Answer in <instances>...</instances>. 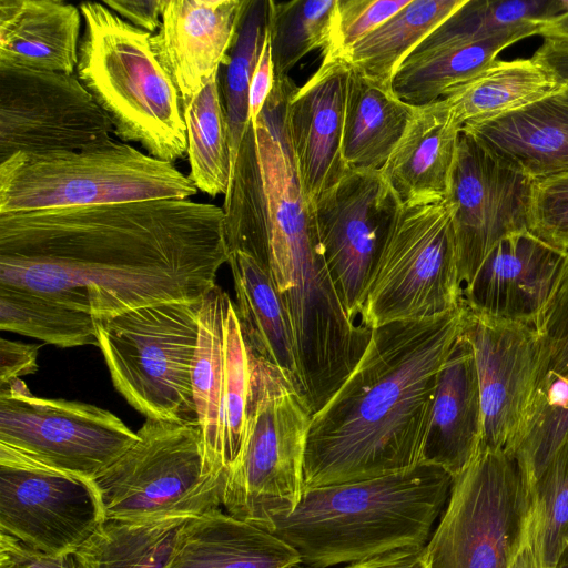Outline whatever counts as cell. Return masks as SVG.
Returning <instances> with one entry per match:
<instances>
[{
  "mask_svg": "<svg viewBox=\"0 0 568 568\" xmlns=\"http://www.w3.org/2000/svg\"><path fill=\"white\" fill-rule=\"evenodd\" d=\"M227 260L223 209L190 199L0 213V285L94 318L201 302Z\"/></svg>",
  "mask_w": 568,
  "mask_h": 568,
  "instance_id": "6da1fadb",
  "label": "cell"
},
{
  "mask_svg": "<svg viewBox=\"0 0 568 568\" xmlns=\"http://www.w3.org/2000/svg\"><path fill=\"white\" fill-rule=\"evenodd\" d=\"M462 325L463 305L372 329L353 372L312 416L303 491L400 473L422 462L438 373Z\"/></svg>",
  "mask_w": 568,
  "mask_h": 568,
  "instance_id": "7a4b0ae2",
  "label": "cell"
},
{
  "mask_svg": "<svg viewBox=\"0 0 568 568\" xmlns=\"http://www.w3.org/2000/svg\"><path fill=\"white\" fill-rule=\"evenodd\" d=\"M453 477L439 466L304 490L295 508L266 530L302 564L331 568L424 547L447 504Z\"/></svg>",
  "mask_w": 568,
  "mask_h": 568,
  "instance_id": "3957f363",
  "label": "cell"
},
{
  "mask_svg": "<svg viewBox=\"0 0 568 568\" xmlns=\"http://www.w3.org/2000/svg\"><path fill=\"white\" fill-rule=\"evenodd\" d=\"M83 32L75 73L123 142L176 162L187 155L183 100L156 57L152 33L123 20L103 2L79 6Z\"/></svg>",
  "mask_w": 568,
  "mask_h": 568,
  "instance_id": "277c9868",
  "label": "cell"
},
{
  "mask_svg": "<svg viewBox=\"0 0 568 568\" xmlns=\"http://www.w3.org/2000/svg\"><path fill=\"white\" fill-rule=\"evenodd\" d=\"M199 190L174 163L126 142L19 153L0 162V213L190 199Z\"/></svg>",
  "mask_w": 568,
  "mask_h": 568,
  "instance_id": "5b68a950",
  "label": "cell"
},
{
  "mask_svg": "<svg viewBox=\"0 0 568 568\" xmlns=\"http://www.w3.org/2000/svg\"><path fill=\"white\" fill-rule=\"evenodd\" d=\"M312 416L296 382L252 353L246 434L225 477L221 498L225 513L267 529L273 518L295 508L303 494Z\"/></svg>",
  "mask_w": 568,
  "mask_h": 568,
  "instance_id": "8992f818",
  "label": "cell"
},
{
  "mask_svg": "<svg viewBox=\"0 0 568 568\" xmlns=\"http://www.w3.org/2000/svg\"><path fill=\"white\" fill-rule=\"evenodd\" d=\"M202 301L164 302L94 318L98 347L115 389L146 418L199 424L192 367Z\"/></svg>",
  "mask_w": 568,
  "mask_h": 568,
  "instance_id": "52a82bcc",
  "label": "cell"
},
{
  "mask_svg": "<svg viewBox=\"0 0 568 568\" xmlns=\"http://www.w3.org/2000/svg\"><path fill=\"white\" fill-rule=\"evenodd\" d=\"M136 434L91 480L104 520L196 517L221 507L227 471L207 470L199 424L146 418Z\"/></svg>",
  "mask_w": 568,
  "mask_h": 568,
  "instance_id": "ba28073f",
  "label": "cell"
},
{
  "mask_svg": "<svg viewBox=\"0 0 568 568\" xmlns=\"http://www.w3.org/2000/svg\"><path fill=\"white\" fill-rule=\"evenodd\" d=\"M531 487L516 458L481 448L453 478L424 546L429 568H509L531 521Z\"/></svg>",
  "mask_w": 568,
  "mask_h": 568,
  "instance_id": "9c48e42d",
  "label": "cell"
},
{
  "mask_svg": "<svg viewBox=\"0 0 568 568\" xmlns=\"http://www.w3.org/2000/svg\"><path fill=\"white\" fill-rule=\"evenodd\" d=\"M462 298L447 200L400 205L365 293L362 325L436 317L460 307Z\"/></svg>",
  "mask_w": 568,
  "mask_h": 568,
  "instance_id": "30bf717a",
  "label": "cell"
},
{
  "mask_svg": "<svg viewBox=\"0 0 568 568\" xmlns=\"http://www.w3.org/2000/svg\"><path fill=\"white\" fill-rule=\"evenodd\" d=\"M136 439L95 405L38 397L20 378L0 387V449L27 462L92 480Z\"/></svg>",
  "mask_w": 568,
  "mask_h": 568,
  "instance_id": "8fae6325",
  "label": "cell"
},
{
  "mask_svg": "<svg viewBox=\"0 0 568 568\" xmlns=\"http://www.w3.org/2000/svg\"><path fill=\"white\" fill-rule=\"evenodd\" d=\"M252 353L234 302L216 285L202 301L192 387L207 470L223 474L237 462L245 440Z\"/></svg>",
  "mask_w": 568,
  "mask_h": 568,
  "instance_id": "7c38bea8",
  "label": "cell"
},
{
  "mask_svg": "<svg viewBox=\"0 0 568 568\" xmlns=\"http://www.w3.org/2000/svg\"><path fill=\"white\" fill-rule=\"evenodd\" d=\"M112 124L77 73L0 64V162L111 140Z\"/></svg>",
  "mask_w": 568,
  "mask_h": 568,
  "instance_id": "4fadbf2b",
  "label": "cell"
},
{
  "mask_svg": "<svg viewBox=\"0 0 568 568\" xmlns=\"http://www.w3.org/2000/svg\"><path fill=\"white\" fill-rule=\"evenodd\" d=\"M532 184L519 166L462 130L446 200L463 287L497 242L528 230Z\"/></svg>",
  "mask_w": 568,
  "mask_h": 568,
  "instance_id": "5bb4252c",
  "label": "cell"
},
{
  "mask_svg": "<svg viewBox=\"0 0 568 568\" xmlns=\"http://www.w3.org/2000/svg\"><path fill=\"white\" fill-rule=\"evenodd\" d=\"M104 521L91 480L0 449V532L52 556L74 554Z\"/></svg>",
  "mask_w": 568,
  "mask_h": 568,
  "instance_id": "9a60e30c",
  "label": "cell"
},
{
  "mask_svg": "<svg viewBox=\"0 0 568 568\" xmlns=\"http://www.w3.org/2000/svg\"><path fill=\"white\" fill-rule=\"evenodd\" d=\"M462 334L475 356L483 447L511 453L527 427L545 374L541 337L535 326L480 315L464 306Z\"/></svg>",
  "mask_w": 568,
  "mask_h": 568,
  "instance_id": "2e32d148",
  "label": "cell"
},
{
  "mask_svg": "<svg viewBox=\"0 0 568 568\" xmlns=\"http://www.w3.org/2000/svg\"><path fill=\"white\" fill-rule=\"evenodd\" d=\"M400 205L381 172L352 170L314 202L326 265L354 323L362 325L365 293Z\"/></svg>",
  "mask_w": 568,
  "mask_h": 568,
  "instance_id": "e0dca14e",
  "label": "cell"
},
{
  "mask_svg": "<svg viewBox=\"0 0 568 568\" xmlns=\"http://www.w3.org/2000/svg\"><path fill=\"white\" fill-rule=\"evenodd\" d=\"M566 256L567 252L529 230L509 234L497 242L463 287L462 305L480 315L537 328Z\"/></svg>",
  "mask_w": 568,
  "mask_h": 568,
  "instance_id": "ac0fdd59",
  "label": "cell"
},
{
  "mask_svg": "<svg viewBox=\"0 0 568 568\" xmlns=\"http://www.w3.org/2000/svg\"><path fill=\"white\" fill-rule=\"evenodd\" d=\"M351 68L322 54L317 71L293 91L287 116L298 172L315 202L349 171L343 158V131Z\"/></svg>",
  "mask_w": 568,
  "mask_h": 568,
  "instance_id": "d6986e66",
  "label": "cell"
},
{
  "mask_svg": "<svg viewBox=\"0 0 568 568\" xmlns=\"http://www.w3.org/2000/svg\"><path fill=\"white\" fill-rule=\"evenodd\" d=\"M250 0H166L152 48L183 101L195 97L229 60Z\"/></svg>",
  "mask_w": 568,
  "mask_h": 568,
  "instance_id": "ffe728a7",
  "label": "cell"
},
{
  "mask_svg": "<svg viewBox=\"0 0 568 568\" xmlns=\"http://www.w3.org/2000/svg\"><path fill=\"white\" fill-rule=\"evenodd\" d=\"M484 420L474 351L462 334L437 377L422 462L454 478L483 448Z\"/></svg>",
  "mask_w": 568,
  "mask_h": 568,
  "instance_id": "44dd1931",
  "label": "cell"
},
{
  "mask_svg": "<svg viewBox=\"0 0 568 568\" xmlns=\"http://www.w3.org/2000/svg\"><path fill=\"white\" fill-rule=\"evenodd\" d=\"M462 129L443 99L416 106L381 171L402 205L446 200Z\"/></svg>",
  "mask_w": 568,
  "mask_h": 568,
  "instance_id": "7402d4cb",
  "label": "cell"
},
{
  "mask_svg": "<svg viewBox=\"0 0 568 568\" xmlns=\"http://www.w3.org/2000/svg\"><path fill=\"white\" fill-rule=\"evenodd\" d=\"M462 130L515 163L534 181L568 172L566 89L526 108L466 123Z\"/></svg>",
  "mask_w": 568,
  "mask_h": 568,
  "instance_id": "603a6c76",
  "label": "cell"
},
{
  "mask_svg": "<svg viewBox=\"0 0 568 568\" xmlns=\"http://www.w3.org/2000/svg\"><path fill=\"white\" fill-rule=\"evenodd\" d=\"M81 21L63 0H0V64L75 73Z\"/></svg>",
  "mask_w": 568,
  "mask_h": 568,
  "instance_id": "cb8c5ba5",
  "label": "cell"
},
{
  "mask_svg": "<svg viewBox=\"0 0 568 568\" xmlns=\"http://www.w3.org/2000/svg\"><path fill=\"white\" fill-rule=\"evenodd\" d=\"M534 34L536 32L521 30L485 41L466 42L453 36L442 22L398 67L392 90L413 106L435 102L481 72L501 50Z\"/></svg>",
  "mask_w": 568,
  "mask_h": 568,
  "instance_id": "d4e9b609",
  "label": "cell"
},
{
  "mask_svg": "<svg viewBox=\"0 0 568 568\" xmlns=\"http://www.w3.org/2000/svg\"><path fill=\"white\" fill-rule=\"evenodd\" d=\"M297 552L271 531L221 507L190 518L166 568H285Z\"/></svg>",
  "mask_w": 568,
  "mask_h": 568,
  "instance_id": "484cf974",
  "label": "cell"
},
{
  "mask_svg": "<svg viewBox=\"0 0 568 568\" xmlns=\"http://www.w3.org/2000/svg\"><path fill=\"white\" fill-rule=\"evenodd\" d=\"M235 311L250 351L281 368L300 386L297 357L287 310L265 267L252 255L229 250Z\"/></svg>",
  "mask_w": 568,
  "mask_h": 568,
  "instance_id": "4316f807",
  "label": "cell"
},
{
  "mask_svg": "<svg viewBox=\"0 0 568 568\" xmlns=\"http://www.w3.org/2000/svg\"><path fill=\"white\" fill-rule=\"evenodd\" d=\"M415 110L416 106L402 101L392 87L351 68L343 131L346 166L352 171L381 172Z\"/></svg>",
  "mask_w": 568,
  "mask_h": 568,
  "instance_id": "83f0119b",
  "label": "cell"
},
{
  "mask_svg": "<svg viewBox=\"0 0 568 568\" xmlns=\"http://www.w3.org/2000/svg\"><path fill=\"white\" fill-rule=\"evenodd\" d=\"M567 88L534 57L510 61L496 59L440 99L463 126L526 108Z\"/></svg>",
  "mask_w": 568,
  "mask_h": 568,
  "instance_id": "f1b7e54d",
  "label": "cell"
},
{
  "mask_svg": "<svg viewBox=\"0 0 568 568\" xmlns=\"http://www.w3.org/2000/svg\"><path fill=\"white\" fill-rule=\"evenodd\" d=\"M466 0H410L339 57L366 78L392 87L409 53Z\"/></svg>",
  "mask_w": 568,
  "mask_h": 568,
  "instance_id": "f546056e",
  "label": "cell"
},
{
  "mask_svg": "<svg viewBox=\"0 0 568 568\" xmlns=\"http://www.w3.org/2000/svg\"><path fill=\"white\" fill-rule=\"evenodd\" d=\"M190 518L106 519L74 555L83 568H166Z\"/></svg>",
  "mask_w": 568,
  "mask_h": 568,
  "instance_id": "4dcf8cb0",
  "label": "cell"
},
{
  "mask_svg": "<svg viewBox=\"0 0 568 568\" xmlns=\"http://www.w3.org/2000/svg\"><path fill=\"white\" fill-rule=\"evenodd\" d=\"M189 178L210 196L225 195L232 175V155L220 73L195 97L183 101Z\"/></svg>",
  "mask_w": 568,
  "mask_h": 568,
  "instance_id": "1f68e13d",
  "label": "cell"
},
{
  "mask_svg": "<svg viewBox=\"0 0 568 568\" xmlns=\"http://www.w3.org/2000/svg\"><path fill=\"white\" fill-rule=\"evenodd\" d=\"M0 328L58 347L98 346L94 317L51 298L0 285Z\"/></svg>",
  "mask_w": 568,
  "mask_h": 568,
  "instance_id": "d6a6232c",
  "label": "cell"
},
{
  "mask_svg": "<svg viewBox=\"0 0 568 568\" xmlns=\"http://www.w3.org/2000/svg\"><path fill=\"white\" fill-rule=\"evenodd\" d=\"M267 1L274 70L285 77L305 55L328 48L337 0Z\"/></svg>",
  "mask_w": 568,
  "mask_h": 568,
  "instance_id": "836d02e7",
  "label": "cell"
},
{
  "mask_svg": "<svg viewBox=\"0 0 568 568\" xmlns=\"http://www.w3.org/2000/svg\"><path fill=\"white\" fill-rule=\"evenodd\" d=\"M268 1L250 0L239 32L220 74L221 91L225 105L232 170L248 125V91L267 30Z\"/></svg>",
  "mask_w": 568,
  "mask_h": 568,
  "instance_id": "e575fe53",
  "label": "cell"
},
{
  "mask_svg": "<svg viewBox=\"0 0 568 568\" xmlns=\"http://www.w3.org/2000/svg\"><path fill=\"white\" fill-rule=\"evenodd\" d=\"M568 438V366L539 384L527 427L513 455L530 487Z\"/></svg>",
  "mask_w": 568,
  "mask_h": 568,
  "instance_id": "d590c367",
  "label": "cell"
},
{
  "mask_svg": "<svg viewBox=\"0 0 568 568\" xmlns=\"http://www.w3.org/2000/svg\"><path fill=\"white\" fill-rule=\"evenodd\" d=\"M530 539L539 568H555L568 544V438L531 487Z\"/></svg>",
  "mask_w": 568,
  "mask_h": 568,
  "instance_id": "8d00e7d4",
  "label": "cell"
},
{
  "mask_svg": "<svg viewBox=\"0 0 568 568\" xmlns=\"http://www.w3.org/2000/svg\"><path fill=\"white\" fill-rule=\"evenodd\" d=\"M528 230L546 243L568 252V172L534 181Z\"/></svg>",
  "mask_w": 568,
  "mask_h": 568,
  "instance_id": "74e56055",
  "label": "cell"
},
{
  "mask_svg": "<svg viewBox=\"0 0 568 568\" xmlns=\"http://www.w3.org/2000/svg\"><path fill=\"white\" fill-rule=\"evenodd\" d=\"M410 0H337L328 48L339 57L396 14Z\"/></svg>",
  "mask_w": 568,
  "mask_h": 568,
  "instance_id": "f35d334b",
  "label": "cell"
},
{
  "mask_svg": "<svg viewBox=\"0 0 568 568\" xmlns=\"http://www.w3.org/2000/svg\"><path fill=\"white\" fill-rule=\"evenodd\" d=\"M537 331L542 341L545 374L568 366V252Z\"/></svg>",
  "mask_w": 568,
  "mask_h": 568,
  "instance_id": "ab89813d",
  "label": "cell"
},
{
  "mask_svg": "<svg viewBox=\"0 0 568 568\" xmlns=\"http://www.w3.org/2000/svg\"><path fill=\"white\" fill-rule=\"evenodd\" d=\"M40 345L0 339V387L38 369Z\"/></svg>",
  "mask_w": 568,
  "mask_h": 568,
  "instance_id": "60d3db41",
  "label": "cell"
},
{
  "mask_svg": "<svg viewBox=\"0 0 568 568\" xmlns=\"http://www.w3.org/2000/svg\"><path fill=\"white\" fill-rule=\"evenodd\" d=\"M272 45L266 30L263 47L255 67L248 91V121L254 122L262 112L275 83Z\"/></svg>",
  "mask_w": 568,
  "mask_h": 568,
  "instance_id": "b9f144b4",
  "label": "cell"
},
{
  "mask_svg": "<svg viewBox=\"0 0 568 568\" xmlns=\"http://www.w3.org/2000/svg\"><path fill=\"white\" fill-rule=\"evenodd\" d=\"M166 0H105L103 3L123 20L150 33H155L162 23Z\"/></svg>",
  "mask_w": 568,
  "mask_h": 568,
  "instance_id": "7bdbcfd3",
  "label": "cell"
},
{
  "mask_svg": "<svg viewBox=\"0 0 568 568\" xmlns=\"http://www.w3.org/2000/svg\"><path fill=\"white\" fill-rule=\"evenodd\" d=\"M562 85L568 87V40L544 38L532 55Z\"/></svg>",
  "mask_w": 568,
  "mask_h": 568,
  "instance_id": "ee69618b",
  "label": "cell"
},
{
  "mask_svg": "<svg viewBox=\"0 0 568 568\" xmlns=\"http://www.w3.org/2000/svg\"><path fill=\"white\" fill-rule=\"evenodd\" d=\"M343 568H429L424 547L405 548L383 554Z\"/></svg>",
  "mask_w": 568,
  "mask_h": 568,
  "instance_id": "f6af8a7d",
  "label": "cell"
},
{
  "mask_svg": "<svg viewBox=\"0 0 568 568\" xmlns=\"http://www.w3.org/2000/svg\"><path fill=\"white\" fill-rule=\"evenodd\" d=\"M0 568H29L27 546L1 532Z\"/></svg>",
  "mask_w": 568,
  "mask_h": 568,
  "instance_id": "bcb514c9",
  "label": "cell"
},
{
  "mask_svg": "<svg viewBox=\"0 0 568 568\" xmlns=\"http://www.w3.org/2000/svg\"><path fill=\"white\" fill-rule=\"evenodd\" d=\"M28 559L29 568H83L74 554L52 556L28 548Z\"/></svg>",
  "mask_w": 568,
  "mask_h": 568,
  "instance_id": "7dc6e473",
  "label": "cell"
},
{
  "mask_svg": "<svg viewBox=\"0 0 568 568\" xmlns=\"http://www.w3.org/2000/svg\"><path fill=\"white\" fill-rule=\"evenodd\" d=\"M509 568H539L530 539V531Z\"/></svg>",
  "mask_w": 568,
  "mask_h": 568,
  "instance_id": "c3c4849f",
  "label": "cell"
},
{
  "mask_svg": "<svg viewBox=\"0 0 568 568\" xmlns=\"http://www.w3.org/2000/svg\"><path fill=\"white\" fill-rule=\"evenodd\" d=\"M539 36L568 40V12L547 22Z\"/></svg>",
  "mask_w": 568,
  "mask_h": 568,
  "instance_id": "681fc988",
  "label": "cell"
},
{
  "mask_svg": "<svg viewBox=\"0 0 568 568\" xmlns=\"http://www.w3.org/2000/svg\"><path fill=\"white\" fill-rule=\"evenodd\" d=\"M555 568H568V544L560 554Z\"/></svg>",
  "mask_w": 568,
  "mask_h": 568,
  "instance_id": "f907efd6",
  "label": "cell"
},
{
  "mask_svg": "<svg viewBox=\"0 0 568 568\" xmlns=\"http://www.w3.org/2000/svg\"><path fill=\"white\" fill-rule=\"evenodd\" d=\"M285 568H311L302 562H297V564H294V565H291V566H287Z\"/></svg>",
  "mask_w": 568,
  "mask_h": 568,
  "instance_id": "816d5d0a",
  "label": "cell"
},
{
  "mask_svg": "<svg viewBox=\"0 0 568 568\" xmlns=\"http://www.w3.org/2000/svg\"><path fill=\"white\" fill-rule=\"evenodd\" d=\"M566 93L568 94V88L566 89Z\"/></svg>",
  "mask_w": 568,
  "mask_h": 568,
  "instance_id": "f5cc1de1",
  "label": "cell"
}]
</instances>
